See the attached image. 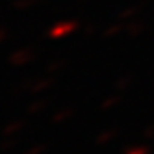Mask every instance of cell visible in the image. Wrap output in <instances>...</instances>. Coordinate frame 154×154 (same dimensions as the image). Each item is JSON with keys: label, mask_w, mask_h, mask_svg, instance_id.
<instances>
[{"label": "cell", "mask_w": 154, "mask_h": 154, "mask_svg": "<svg viewBox=\"0 0 154 154\" xmlns=\"http://www.w3.org/2000/svg\"><path fill=\"white\" fill-rule=\"evenodd\" d=\"M6 37H8V32H6L4 28H0V43H2V41H4Z\"/></svg>", "instance_id": "cell-20"}, {"label": "cell", "mask_w": 154, "mask_h": 154, "mask_svg": "<svg viewBox=\"0 0 154 154\" xmlns=\"http://www.w3.org/2000/svg\"><path fill=\"white\" fill-rule=\"evenodd\" d=\"M145 4H147V0H141V2H139V4H136V6L123 8V9H121V11L117 13V20H125V23H128V20L134 17V15H136V13H137L139 9L145 6Z\"/></svg>", "instance_id": "cell-4"}, {"label": "cell", "mask_w": 154, "mask_h": 154, "mask_svg": "<svg viewBox=\"0 0 154 154\" xmlns=\"http://www.w3.org/2000/svg\"><path fill=\"white\" fill-rule=\"evenodd\" d=\"M115 136H117V130H115V128H108V130L100 132V134L97 136L95 143H97V145H108V143L112 141V139H113Z\"/></svg>", "instance_id": "cell-8"}, {"label": "cell", "mask_w": 154, "mask_h": 154, "mask_svg": "<svg viewBox=\"0 0 154 154\" xmlns=\"http://www.w3.org/2000/svg\"><path fill=\"white\" fill-rule=\"evenodd\" d=\"M39 4V0H13L11 2V8L17 9V11H26V9L34 8Z\"/></svg>", "instance_id": "cell-11"}, {"label": "cell", "mask_w": 154, "mask_h": 154, "mask_svg": "<svg viewBox=\"0 0 154 154\" xmlns=\"http://www.w3.org/2000/svg\"><path fill=\"white\" fill-rule=\"evenodd\" d=\"M125 30H126V23L125 20H117V23H113V24H109V26L104 28L102 35L104 37H112V35H117V34H121V32H125Z\"/></svg>", "instance_id": "cell-6"}, {"label": "cell", "mask_w": 154, "mask_h": 154, "mask_svg": "<svg viewBox=\"0 0 154 154\" xmlns=\"http://www.w3.org/2000/svg\"><path fill=\"white\" fill-rule=\"evenodd\" d=\"M74 115V109L72 108H61V109H58L56 113L52 115V123H63V121H67V119H71Z\"/></svg>", "instance_id": "cell-9"}, {"label": "cell", "mask_w": 154, "mask_h": 154, "mask_svg": "<svg viewBox=\"0 0 154 154\" xmlns=\"http://www.w3.org/2000/svg\"><path fill=\"white\" fill-rule=\"evenodd\" d=\"M48 102H50V98H39V100H34V102L28 106V113L30 115H35V113L43 112V109L48 106Z\"/></svg>", "instance_id": "cell-10"}, {"label": "cell", "mask_w": 154, "mask_h": 154, "mask_svg": "<svg viewBox=\"0 0 154 154\" xmlns=\"http://www.w3.org/2000/svg\"><path fill=\"white\" fill-rule=\"evenodd\" d=\"M132 76L130 74H125V76H121V78H117L115 82H113V87L117 91H125V89H128V87L132 85Z\"/></svg>", "instance_id": "cell-13"}, {"label": "cell", "mask_w": 154, "mask_h": 154, "mask_svg": "<svg viewBox=\"0 0 154 154\" xmlns=\"http://www.w3.org/2000/svg\"><path fill=\"white\" fill-rule=\"evenodd\" d=\"M76 28H78V23L76 20H67V23H60V24H54L48 32V35L52 39H60L63 35H69L71 32H74Z\"/></svg>", "instance_id": "cell-2"}, {"label": "cell", "mask_w": 154, "mask_h": 154, "mask_svg": "<svg viewBox=\"0 0 154 154\" xmlns=\"http://www.w3.org/2000/svg\"><path fill=\"white\" fill-rule=\"evenodd\" d=\"M54 84H56V80H54V78H50V76H47V78H39V80H34L30 93H41V91L48 89V87H52Z\"/></svg>", "instance_id": "cell-5"}, {"label": "cell", "mask_w": 154, "mask_h": 154, "mask_svg": "<svg viewBox=\"0 0 154 154\" xmlns=\"http://www.w3.org/2000/svg\"><path fill=\"white\" fill-rule=\"evenodd\" d=\"M143 136H145V139H154V123L143 130Z\"/></svg>", "instance_id": "cell-19"}, {"label": "cell", "mask_w": 154, "mask_h": 154, "mask_svg": "<svg viewBox=\"0 0 154 154\" xmlns=\"http://www.w3.org/2000/svg\"><path fill=\"white\" fill-rule=\"evenodd\" d=\"M150 149L149 147H130L125 150V154H149Z\"/></svg>", "instance_id": "cell-17"}, {"label": "cell", "mask_w": 154, "mask_h": 154, "mask_svg": "<svg viewBox=\"0 0 154 154\" xmlns=\"http://www.w3.org/2000/svg\"><path fill=\"white\" fill-rule=\"evenodd\" d=\"M97 30H98V26H97L95 23H87V24L84 26L85 35H95V34H97Z\"/></svg>", "instance_id": "cell-18"}, {"label": "cell", "mask_w": 154, "mask_h": 154, "mask_svg": "<svg viewBox=\"0 0 154 154\" xmlns=\"http://www.w3.org/2000/svg\"><path fill=\"white\" fill-rule=\"evenodd\" d=\"M26 126V123L23 119H17V121H13V123H9V125H6L4 128H2V134L4 136H13V134H17V132H20Z\"/></svg>", "instance_id": "cell-7"}, {"label": "cell", "mask_w": 154, "mask_h": 154, "mask_svg": "<svg viewBox=\"0 0 154 154\" xmlns=\"http://www.w3.org/2000/svg\"><path fill=\"white\" fill-rule=\"evenodd\" d=\"M65 65H67V60H54V61H50L48 65H47V72L48 74H52V72H58V71H61Z\"/></svg>", "instance_id": "cell-15"}, {"label": "cell", "mask_w": 154, "mask_h": 154, "mask_svg": "<svg viewBox=\"0 0 154 154\" xmlns=\"http://www.w3.org/2000/svg\"><path fill=\"white\" fill-rule=\"evenodd\" d=\"M147 26H149L147 20H128L126 23V34L130 37H137V35L147 32Z\"/></svg>", "instance_id": "cell-3"}, {"label": "cell", "mask_w": 154, "mask_h": 154, "mask_svg": "<svg viewBox=\"0 0 154 154\" xmlns=\"http://www.w3.org/2000/svg\"><path fill=\"white\" fill-rule=\"evenodd\" d=\"M19 145V137H13V136H4V139L0 141V152H8Z\"/></svg>", "instance_id": "cell-12"}, {"label": "cell", "mask_w": 154, "mask_h": 154, "mask_svg": "<svg viewBox=\"0 0 154 154\" xmlns=\"http://www.w3.org/2000/svg\"><path fill=\"white\" fill-rule=\"evenodd\" d=\"M119 102H121V95H109V97H106L104 100H102L100 109H102V112H108V109H112V108L117 106Z\"/></svg>", "instance_id": "cell-14"}, {"label": "cell", "mask_w": 154, "mask_h": 154, "mask_svg": "<svg viewBox=\"0 0 154 154\" xmlns=\"http://www.w3.org/2000/svg\"><path fill=\"white\" fill-rule=\"evenodd\" d=\"M34 58H35L34 48H19V50H15L11 56H9V63L15 65V67H20V65L30 63Z\"/></svg>", "instance_id": "cell-1"}, {"label": "cell", "mask_w": 154, "mask_h": 154, "mask_svg": "<svg viewBox=\"0 0 154 154\" xmlns=\"http://www.w3.org/2000/svg\"><path fill=\"white\" fill-rule=\"evenodd\" d=\"M47 143H37V145H34V147H32V149H28L24 154H43V152H45L47 150Z\"/></svg>", "instance_id": "cell-16"}]
</instances>
